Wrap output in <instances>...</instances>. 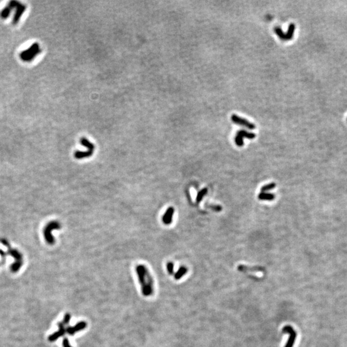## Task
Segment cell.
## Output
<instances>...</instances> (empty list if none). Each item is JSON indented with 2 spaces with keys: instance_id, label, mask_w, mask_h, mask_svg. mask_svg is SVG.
Segmentation results:
<instances>
[{
  "instance_id": "3957f363",
  "label": "cell",
  "mask_w": 347,
  "mask_h": 347,
  "mask_svg": "<svg viewBox=\"0 0 347 347\" xmlns=\"http://www.w3.org/2000/svg\"><path fill=\"white\" fill-rule=\"evenodd\" d=\"M71 316L70 314H66L64 316L63 319L61 322L58 323V330L51 334L50 336L48 337V341L49 342H54L57 341L59 338L63 336L66 333V328L67 325L70 323L71 320Z\"/></svg>"
},
{
  "instance_id": "5b68a950",
  "label": "cell",
  "mask_w": 347,
  "mask_h": 347,
  "mask_svg": "<svg viewBox=\"0 0 347 347\" xmlns=\"http://www.w3.org/2000/svg\"><path fill=\"white\" fill-rule=\"evenodd\" d=\"M255 137H256V134L253 132H247L246 130H240L237 132V134L235 136V142L237 146L242 147L244 145L243 138H246L247 139L252 140Z\"/></svg>"
},
{
  "instance_id": "ba28073f",
  "label": "cell",
  "mask_w": 347,
  "mask_h": 347,
  "mask_svg": "<svg viewBox=\"0 0 347 347\" xmlns=\"http://www.w3.org/2000/svg\"><path fill=\"white\" fill-rule=\"evenodd\" d=\"M87 326H88V324H87L86 321H79L75 325L72 327L68 326L66 328V333H68L70 336H74L76 333L84 330Z\"/></svg>"
},
{
  "instance_id": "9c48e42d",
  "label": "cell",
  "mask_w": 347,
  "mask_h": 347,
  "mask_svg": "<svg viewBox=\"0 0 347 347\" xmlns=\"http://www.w3.org/2000/svg\"><path fill=\"white\" fill-rule=\"evenodd\" d=\"M283 333H289V340L286 343V345L285 347H293L295 341V339L296 338V333L294 331V330L291 327V326H286L284 327L282 330Z\"/></svg>"
},
{
  "instance_id": "8fae6325",
  "label": "cell",
  "mask_w": 347,
  "mask_h": 347,
  "mask_svg": "<svg viewBox=\"0 0 347 347\" xmlns=\"http://www.w3.org/2000/svg\"><path fill=\"white\" fill-rule=\"evenodd\" d=\"M174 214V208L173 207L168 208L162 217V222L164 225H169L171 224L173 220Z\"/></svg>"
},
{
  "instance_id": "e0dca14e",
  "label": "cell",
  "mask_w": 347,
  "mask_h": 347,
  "mask_svg": "<svg viewBox=\"0 0 347 347\" xmlns=\"http://www.w3.org/2000/svg\"><path fill=\"white\" fill-rule=\"evenodd\" d=\"M174 265L173 262H168L167 264V270L170 275H174Z\"/></svg>"
},
{
  "instance_id": "2e32d148",
  "label": "cell",
  "mask_w": 347,
  "mask_h": 347,
  "mask_svg": "<svg viewBox=\"0 0 347 347\" xmlns=\"http://www.w3.org/2000/svg\"><path fill=\"white\" fill-rule=\"evenodd\" d=\"M275 187H276V184L274 183H271L263 186V187L261 188V191L262 192H266L274 189Z\"/></svg>"
},
{
  "instance_id": "9a60e30c",
  "label": "cell",
  "mask_w": 347,
  "mask_h": 347,
  "mask_svg": "<svg viewBox=\"0 0 347 347\" xmlns=\"http://www.w3.org/2000/svg\"><path fill=\"white\" fill-rule=\"evenodd\" d=\"M207 193H208V189L206 188L203 189L201 190H200L199 192H198L196 197V203H199L202 201L203 198L206 195Z\"/></svg>"
},
{
  "instance_id": "ac0fdd59",
  "label": "cell",
  "mask_w": 347,
  "mask_h": 347,
  "mask_svg": "<svg viewBox=\"0 0 347 347\" xmlns=\"http://www.w3.org/2000/svg\"><path fill=\"white\" fill-rule=\"evenodd\" d=\"M208 208H210V209H212V210H214V211H215V212H220L222 208L220 206V205H209L207 206Z\"/></svg>"
},
{
  "instance_id": "8992f818",
  "label": "cell",
  "mask_w": 347,
  "mask_h": 347,
  "mask_svg": "<svg viewBox=\"0 0 347 347\" xmlns=\"http://www.w3.org/2000/svg\"><path fill=\"white\" fill-rule=\"evenodd\" d=\"M231 121L236 123V124L237 125H240V126H244L247 129H254L256 128V126L255 123L248 121L247 120L241 117H239L237 115H232L231 117Z\"/></svg>"
},
{
  "instance_id": "30bf717a",
  "label": "cell",
  "mask_w": 347,
  "mask_h": 347,
  "mask_svg": "<svg viewBox=\"0 0 347 347\" xmlns=\"http://www.w3.org/2000/svg\"><path fill=\"white\" fill-rule=\"evenodd\" d=\"M293 30H294V25H293V24H290L289 30L286 34L282 32V30L280 28H279V27L275 28V32L279 36V38H281L282 39H284V40H287V39H289L292 38Z\"/></svg>"
},
{
  "instance_id": "277c9868",
  "label": "cell",
  "mask_w": 347,
  "mask_h": 347,
  "mask_svg": "<svg viewBox=\"0 0 347 347\" xmlns=\"http://www.w3.org/2000/svg\"><path fill=\"white\" fill-rule=\"evenodd\" d=\"M81 144L86 147V151H76L74 153V157L77 159L88 158L93 156L95 151V145L85 138H82L80 140Z\"/></svg>"
},
{
  "instance_id": "4fadbf2b",
  "label": "cell",
  "mask_w": 347,
  "mask_h": 347,
  "mask_svg": "<svg viewBox=\"0 0 347 347\" xmlns=\"http://www.w3.org/2000/svg\"><path fill=\"white\" fill-rule=\"evenodd\" d=\"M258 199L262 201H272L275 199V195L273 194L267 193V192H261L258 195Z\"/></svg>"
},
{
  "instance_id": "7c38bea8",
  "label": "cell",
  "mask_w": 347,
  "mask_h": 347,
  "mask_svg": "<svg viewBox=\"0 0 347 347\" xmlns=\"http://www.w3.org/2000/svg\"><path fill=\"white\" fill-rule=\"evenodd\" d=\"M238 271L242 272H258L264 271V268L260 266H247L246 265H239L237 267Z\"/></svg>"
},
{
  "instance_id": "d6986e66",
  "label": "cell",
  "mask_w": 347,
  "mask_h": 347,
  "mask_svg": "<svg viewBox=\"0 0 347 347\" xmlns=\"http://www.w3.org/2000/svg\"><path fill=\"white\" fill-rule=\"evenodd\" d=\"M63 347H73L71 344H70V341L68 340V339L67 338H65L63 340Z\"/></svg>"
},
{
  "instance_id": "5bb4252c",
  "label": "cell",
  "mask_w": 347,
  "mask_h": 347,
  "mask_svg": "<svg viewBox=\"0 0 347 347\" xmlns=\"http://www.w3.org/2000/svg\"><path fill=\"white\" fill-rule=\"evenodd\" d=\"M188 271V269L185 266H181L179 267L178 271L176 272L174 275V278L176 280H180L184 275L187 274Z\"/></svg>"
},
{
  "instance_id": "52a82bcc",
  "label": "cell",
  "mask_w": 347,
  "mask_h": 347,
  "mask_svg": "<svg viewBox=\"0 0 347 347\" xmlns=\"http://www.w3.org/2000/svg\"><path fill=\"white\" fill-rule=\"evenodd\" d=\"M39 52V47L37 44H33L28 50L21 54V57L24 60H30L32 59L35 55Z\"/></svg>"
},
{
  "instance_id": "ffe728a7",
  "label": "cell",
  "mask_w": 347,
  "mask_h": 347,
  "mask_svg": "<svg viewBox=\"0 0 347 347\" xmlns=\"http://www.w3.org/2000/svg\"><path fill=\"white\" fill-rule=\"evenodd\" d=\"M10 9L9 8H8V7L6 8L2 12V14H1V15H2V17L3 18H6L8 16V14H9V13H10Z\"/></svg>"
},
{
  "instance_id": "7a4b0ae2",
  "label": "cell",
  "mask_w": 347,
  "mask_h": 347,
  "mask_svg": "<svg viewBox=\"0 0 347 347\" xmlns=\"http://www.w3.org/2000/svg\"><path fill=\"white\" fill-rule=\"evenodd\" d=\"M61 228V223L58 220H52L46 225L43 229V235L46 242L49 245H54L55 243V239L53 236L52 231L60 230Z\"/></svg>"
},
{
  "instance_id": "6da1fadb",
  "label": "cell",
  "mask_w": 347,
  "mask_h": 347,
  "mask_svg": "<svg viewBox=\"0 0 347 347\" xmlns=\"http://www.w3.org/2000/svg\"><path fill=\"white\" fill-rule=\"evenodd\" d=\"M135 271L141 287L143 296H151L154 292V282L151 272L145 265L138 264L136 266Z\"/></svg>"
}]
</instances>
